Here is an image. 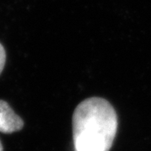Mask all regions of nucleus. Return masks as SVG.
<instances>
[{
    "instance_id": "nucleus-1",
    "label": "nucleus",
    "mask_w": 151,
    "mask_h": 151,
    "mask_svg": "<svg viewBox=\"0 0 151 151\" xmlns=\"http://www.w3.org/2000/svg\"><path fill=\"white\" fill-rule=\"evenodd\" d=\"M118 129L113 106L101 97H91L76 108L72 117L76 151H109Z\"/></svg>"
},
{
    "instance_id": "nucleus-2",
    "label": "nucleus",
    "mask_w": 151,
    "mask_h": 151,
    "mask_svg": "<svg viewBox=\"0 0 151 151\" xmlns=\"http://www.w3.org/2000/svg\"><path fill=\"white\" fill-rule=\"evenodd\" d=\"M23 127V119L13 111L9 103L0 100V132L12 134L21 130Z\"/></svg>"
},
{
    "instance_id": "nucleus-3",
    "label": "nucleus",
    "mask_w": 151,
    "mask_h": 151,
    "mask_svg": "<svg viewBox=\"0 0 151 151\" xmlns=\"http://www.w3.org/2000/svg\"><path fill=\"white\" fill-rule=\"evenodd\" d=\"M6 61V53L4 46L0 44V74L4 70Z\"/></svg>"
},
{
    "instance_id": "nucleus-4",
    "label": "nucleus",
    "mask_w": 151,
    "mask_h": 151,
    "mask_svg": "<svg viewBox=\"0 0 151 151\" xmlns=\"http://www.w3.org/2000/svg\"><path fill=\"white\" fill-rule=\"evenodd\" d=\"M0 151H4V149H3V145L1 143V140H0Z\"/></svg>"
}]
</instances>
